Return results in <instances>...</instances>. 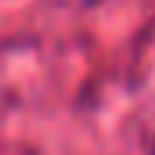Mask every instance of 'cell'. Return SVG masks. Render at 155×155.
Instances as JSON below:
<instances>
[{
  "label": "cell",
  "instance_id": "1",
  "mask_svg": "<svg viewBox=\"0 0 155 155\" xmlns=\"http://www.w3.org/2000/svg\"><path fill=\"white\" fill-rule=\"evenodd\" d=\"M152 155H155V148H152Z\"/></svg>",
  "mask_w": 155,
  "mask_h": 155
}]
</instances>
